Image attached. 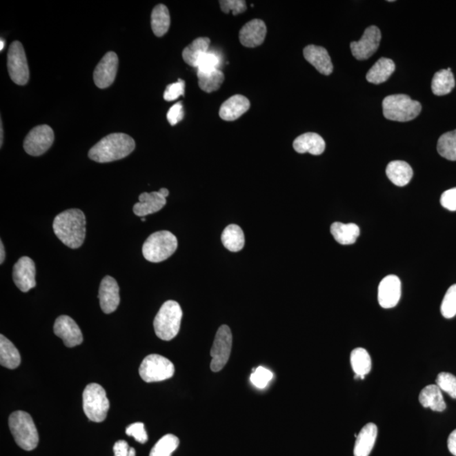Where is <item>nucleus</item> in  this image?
I'll return each instance as SVG.
<instances>
[{
    "instance_id": "obj_1",
    "label": "nucleus",
    "mask_w": 456,
    "mask_h": 456,
    "mask_svg": "<svg viewBox=\"0 0 456 456\" xmlns=\"http://www.w3.org/2000/svg\"><path fill=\"white\" fill-rule=\"evenodd\" d=\"M86 217L79 209L67 210L54 218L52 228L61 242L71 248H78L86 237Z\"/></svg>"
},
{
    "instance_id": "obj_2",
    "label": "nucleus",
    "mask_w": 456,
    "mask_h": 456,
    "mask_svg": "<svg viewBox=\"0 0 456 456\" xmlns=\"http://www.w3.org/2000/svg\"><path fill=\"white\" fill-rule=\"evenodd\" d=\"M135 148V142L130 135L115 133L97 143L90 150L89 157L97 163H111L129 156Z\"/></svg>"
},
{
    "instance_id": "obj_3",
    "label": "nucleus",
    "mask_w": 456,
    "mask_h": 456,
    "mask_svg": "<svg viewBox=\"0 0 456 456\" xmlns=\"http://www.w3.org/2000/svg\"><path fill=\"white\" fill-rule=\"evenodd\" d=\"M9 427L14 441L26 451L33 450L39 442V433L31 416L23 410H17L10 416Z\"/></svg>"
},
{
    "instance_id": "obj_4",
    "label": "nucleus",
    "mask_w": 456,
    "mask_h": 456,
    "mask_svg": "<svg viewBox=\"0 0 456 456\" xmlns=\"http://www.w3.org/2000/svg\"><path fill=\"white\" fill-rule=\"evenodd\" d=\"M183 311L175 301H165L154 319V329L157 337L163 341H171L179 334Z\"/></svg>"
},
{
    "instance_id": "obj_5",
    "label": "nucleus",
    "mask_w": 456,
    "mask_h": 456,
    "mask_svg": "<svg viewBox=\"0 0 456 456\" xmlns=\"http://www.w3.org/2000/svg\"><path fill=\"white\" fill-rule=\"evenodd\" d=\"M382 106L384 118L391 121H410L416 119L422 111L420 103L404 94L386 97Z\"/></svg>"
},
{
    "instance_id": "obj_6",
    "label": "nucleus",
    "mask_w": 456,
    "mask_h": 456,
    "mask_svg": "<svg viewBox=\"0 0 456 456\" xmlns=\"http://www.w3.org/2000/svg\"><path fill=\"white\" fill-rule=\"evenodd\" d=\"M178 248V239L168 231L152 233L143 245L142 252L146 261L159 263L171 257Z\"/></svg>"
},
{
    "instance_id": "obj_7",
    "label": "nucleus",
    "mask_w": 456,
    "mask_h": 456,
    "mask_svg": "<svg viewBox=\"0 0 456 456\" xmlns=\"http://www.w3.org/2000/svg\"><path fill=\"white\" fill-rule=\"evenodd\" d=\"M110 408L106 390L98 384H90L83 392V410L94 423H101L106 419Z\"/></svg>"
},
{
    "instance_id": "obj_8",
    "label": "nucleus",
    "mask_w": 456,
    "mask_h": 456,
    "mask_svg": "<svg viewBox=\"0 0 456 456\" xmlns=\"http://www.w3.org/2000/svg\"><path fill=\"white\" fill-rule=\"evenodd\" d=\"M175 372L172 361L157 354L146 357L139 368V375L146 383L163 381L172 378Z\"/></svg>"
},
{
    "instance_id": "obj_9",
    "label": "nucleus",
    "mask_w": 456,
    "mask_h": 456,
    "mask_svg": "<svg viewBox=\"0 0 456 456\" xmlns=\"http://www.w3.org/2000/svg\"><path fill=\"white\" fill-rule=\"evenodd\" d=\"M232 346V331L228 326H221L218 329L213 343L210 356V368L213 372H219L227 364L231 355Z\"/></svg>"
},
{
    "instance_id": "obj_10",
    "label": "nucleus",
    "mask_w": 456,
    "mask_h": 456,
    "mask_svg": "<svg viewBox=\"0 0 456 456\" xmlns=\"http://www.w3.org/2000/svg\"><path fill=\"white\" fill-rule=\"evenodd\" d=\"M9 75L16 84L25 86L30 78L28 59L23 46L20 41L11 43L8 52Z\"/></svg>"
},
{
    "instance_id": "obj_11",
    "label": "nucleus",
    "mask_w": 456,
    "mask_h": 456,
    "mask_svg": "<svg viewBox=\"0 0 456 456\" xmlns=\"http://www.w3.org/2000/svg\"><path fill=\"white\" fill-rule=\"evenodd\" d=\"M54 141V130L47 124L34 128L26 135L24 141L26 152L33 157L43 155L48 150Z\"/></svg>"
},
{
    "instance_id": "obj_12",
    "label": "nucleus",
    "mask_w": 456,
    "mask_h": 456,
    "mask_svg": "<svg viewBox=\"0 0 456 456\" xmlns=\"http://www.w3.org/2000/svg\"><path fill=\"white\" fill-rule=\"evenodd\" d=\"M381 32L375 26H369L365 30L359 41L350 43L352 54L357 60H365L374 55L379 47Z\"/></svg>"
},
{
    "instance_id": "obj_13",
    "label": "nucleus",
    "mask_w": 456,
    "mask_h": 456,
    "mask_svg": "<svg viewBox=\"0 0 456 456\" xmlns=\"http://www.w3.org/2000/svg\"><path fill=\"white\" fill-rule=\"evenodd\" d=\"M119 68V58L114 52H108L94 70V82L98 88H108L114 83Z\"/></svg>"
},
{
    "instance_id": "obj_14",
    "label": "nucleus",
    "mask_w": 456,
    "mask_h": 456,
    "mask_svg": "<svg viewBox=\"0 0 456 456\" xmlns=\"http://www.w3.org/2000/svg\"><path fill=\"white\" fill-rule=\"evenodd\" d=\"M14 284L21 292L28 293L36 286V266L31 258L22 257L13 268Z\"/></svg>"
},
{
    "instance_id": "obj_15",
    "label": "nucleus",
    "mask_w": 456,
    "mask_h": 456,
    "mask_svg": "<svg viewBox=\"0 0 456 456\" xmlns=\"http://www.w3.org/2000/svg\"><path fill=\"white\" fill-rule=\"evenodd\" d=\"M54 331L58 337L62 339L68 348H74L83 342L80 327L69 316H59L54 323Z\"/></svg>"
},
{
    "instance_id": "obj_16",
    "label": "nucleus",
    "mask_w": 456,
    "mask_h": 456,
    "mask_svg": "<svg viewBox=\"0 0 456 456\" xmlns=\"http://www.w3.org/2000/svg\"><path fill=\"white\" fill-rule=\"evenodd\" d=\"M402 296V284L397 276L384 277L379 286L378 300L384 308H392L399 303Z\"/></svg>"
},
{
    "instance_id": "obj_17",
    "label": "nucleus",
    "mask_w": 456,
    "mask_h": 456,
    "mask_svg": "<svg viewBox=\"0 0 456 456\" xmlns=\"http://www.w3.org/2000/svg\"><path fill=\"white\" fill-rule=\"evenodd\" d=\"M99 300L101 310L111 314L118 308L120 303L119 286L114 277H105L101 282Z\"/></svg>"
},
{
    "instance_id": "obj_18",
    "label": "nucleus",
    "mask_w": 456,
    "mask_h": 456,
    "mask_svg": "<svg viewBox=\"0 0 456 456\" xmlns=\"http://www.w3.org/2000/svg\"><path fill=\"white\" fill-rule=\"evenodd\" d=\"M267 28L262 20L255 19L243 26L239 32V41L246 48L261 46L266 39Z\"/></svg>"
},
{
    "instance_id": "obj_19",
    "label": "nucleus",
    "mask_w": 456,
    "mask_h": 456,
    "mask_svg": "<svg viewBox=\"0 0 456 456\" xmlns=\"http://www.w3.org/2000/svg\"><path fill=\"white\" fill-rule=\"evenodd\" d=\"M139 202L133 207V212L137 217H145L148 215L159 212L167 204V198L160 192L142 193L139 196Z\"/></svg>"
},
{
    "instance_id": "obj_20",
    "label": "nucleus",
    "mask_w": 456,
    "mask_h": 456,
    "mask_svg": "<svg viewBox=\"0 0 456 456\" xmlns=\"http://www.w3.org/2000/svg\"><path fill=\"white\" fill-rule=\"evenodd\" d=\"M304 56L320 74L330 75L333 72V62L325 48L308 45L304 49Z\"/></svg>"
},
{
    "instance_id": "obj_21",
    "label": "nucleus",
    "mask_w": 456,
    "mask_h": 456,
    "mask_svg": "<svg viewBox=\"0 0 456 456\" xmlns=\"http://www.w3.org/2000/svg\"><path fill=\"white\" fill-rule=\"evenodd\" d=\"M250 108V101L242 95H235L222 103L219 115L225 121H235L248 112Z\"/></svg>"
},
{
    "instance_id": "obj_22",
    "label": "nucleus",
    "mask_w": 456,
    "mask_h": 456,
    "mask_svg": "<svg viewBox=\"0 0 456 456\" xmlns=\"http://www.w3.org/2000/svg\"><path fill=\"white\" fill-rule=\"evenodd\" d=\"M293 148L297 153L319 156L325 152L326 142L319 135L310 132L297 137L293 141Z\"/></svg>"
},
{
    "instance_id": "obj_23",
    "label": "nucleus",
    "mask_w": 456,
    "mask_h": 456,
    "mask_svg": "<svg viewBox=\"0 0 456 456\" xmlns=\"http://www.w3.org/2000/svg\"><path fill=\"white\" fill-rule=\"evenodd\" d=\"M378 428L375 424H368L361 429L357 435L355 446H354V456H368L374 448Z\"/></svg>"
},
{
    "instance_id": "obj_24",
    "label": "nucleus",
    "mask_w": 456,
    "mask_h": 456,
    "mask_svg": "<svg viewBox=\"0 0 456 456\" xmlns=\"http://www.w3.org/2000/svg\"><path fill=\"white\" fill-rule=\"evenodd\" d=\"M386 175L395 186L403 187L408 186L412 180L413 171L406 161H393L387 166Z\"/></svg>"
},
{
    "instance_id": "obj_25",
    "label": "nucleus",
    "mask_w": 456,
    "mask_h": 456,
    "mask_svg": "<svg viewBox=\"0 0 456 456\" xmlns=\"http://www.w3.org/2000/svg\"><path fill=\"white\" fill-rule=\"evenodd\" d=\"M421 405L425 408H430L435 412H443L446 409L442 390L437 384H429L422 390L419 395Z\"/></svg>"
},
{
    "instance_id": "obj_26",
    "label": "nucleus",
    "mask_w": 456,
    "mask_h": 456,
    "mask_svg": "<svg viewBox=\"0 0 456 456\" xmlns=\"http://www.w3.org/2000/svg\"><path fill=\"white\" fill-rule=\"evenodd\" d=\"M395 70V65L393 60L387 58L379 59L368 70L366 75L367 81L372 84H382L391 77Z\"/></svg>"
},
{
    "instance_id": "obj_27",
    "label": "nucleus",
    "mask_w": 456,
    "mask_h": 456,
    "mask_svg": "<svg viewBox=\"0 0 456 456\" xmlns=\"http://www.w3.org/2000/svg\"><path fill=\"white\" fill-rule=\"evenodd\" d=\"M350 365L355 373V379H364L372 368L370 355L364 348L354 349L350 356Z\"/></svg>"
},
{
    "instance_id": "obj_28",
    "label": "nucleus",
    "mask_w": 456,
    "mask_h": 456,
    "mask_svg": "<svg viewBox=\"0 0 456 456\" xmlns=\"http://www.w3.org/2000/svg\"><path fill=\"white\" fill-rule=\"evenodd\" d=\"M331 235L337 243L342 245L353 244L359 237L360 230L356 224L335 222L330 227Z\"/></svg>"
},
{
    "instance_id": "obj_29",
    "label": "nucleus",
    "mask_w": 456,
    "mask_h": 456,
    "mask_svg": "<svg viewBox=\"0 0 456 456\" xmlns=\"http://www.w3.org/2000/svg\"><path fill=\"white\" fill-rule=\"evenodd\" d=\"M0 364L9 369L17 368L21 364L20 353L3 335H0Z\"/></svg>"
},
{
    "instance_id": "obj_30",
    "label": "nucleus",
    "mask_w": 456,
    "mask_h": 456,
    "mask_svg": "<svg viewBox=\"0 0 456 456\" xmlns=\"http://www.w3.org/2000/svg\"><path fill=\"white\" fill-rule=\"evenodd\" d=\"M210 40L208 37H198L184 49L183 59L188 66H197L199 59L208 52Z\"/></svg>"
},
{
    "instance_id": "obj_31",
    "label": "nucleus",
    "mask_w": 456,
    "mask_h": 456,
    "mask_svg": "<svg viewBox=\"0 0 456 456\" xmlns=\"http://www.w3.org/2000/svg\"><path fill=\"white\" fill-rule=\"evenodd\" d=\"M455 81L450 68L441 70L433 75L432 81V92L436 96H444L450 93L454 89Z\"/></svg>"
},
{
    "instance_id": "obj_32",
    "label": "nucleus",
    "mask_w": 456,
    "mask_h": 456,
    "mask_svg": "<svg viewBox=\"0 0 456 456\" xmlns=\"http://www.w3.org/2000/svg\"><path fill=\"white\" fill-rule=\"evenodd\" d=\"M222 244L229 251L239 252L243 250L245 237L239 226L232 224L224 229L221 235Z\"/></svg>"
},
{
    "instance_id": "obj_33",
    "label": "nucleus",
    "mask_w": 456,
    "mask_h": 456,
    "mask_svg": "<svg viewBox=\"0 0 456 456\" xmlns=\"http://www.w3.org/2000/svg\"><path fill=\"white\" fill-rule=\"evenodd\" d=\"M197 77L199 88L207 93L219 90L225 80V75L219 69L198 71Z\"/></svg>"
},
{
    "instance_id": "obj_34",
    "label": "nucleus",
    "mask_w": 456,
    "mask_h": 456,
    "mask_svg": "<svg viewBox=\"0 0 456 456\" xmlns=\"http://www.w3.org/2000/svg\"><path fill=\"white\" fill-rule=\"evenodd\" d=\"M171 19L168 7L158 5L154 8L152 13V28L157 37H163L168 32L170 28Z\"/></svg>"
},
{
    "instance_id": "obj_35",
    "label": "nucleus",
    "mask_w": 456,
    "mask_h": 456,
    "mask_svg": "<svg viewBox=\"0 0 456 456\" xmlns=\"http://www.w3.org/2000/svg\"><path fill=\"white\" fill-rule=\"evenodd\" d=\"M437 150L441 157L447 160L456 161V130L441 135Z\"/></svg>"
},
{
    "instance_id": "obj_36",
    "label": "nucleus",
    "mask_w": 456,
    "mask_h": 456,
    "mask_svg": "<svg viewBox=\"0 0 456 456\" xmlns=\"http://www.w3.org/2000/svg\"><path fill=\"white\" fill-rule=\"evenodd\" d=\"M179 446L178 437L167 435L160 439L150 450V456H171Z\"/></svg>"
},
{
    "instance_id": "obj_37",
    "label": "nucleus",
    "mask_w": 456,
    "mask_h": 456,
    "mask_svg": "<svg viewBox=\"0 0 456 456\" xmlns=\"http://www.w3.org/2000/svg\"><path fill=\"white\" fill-rule=\"evenodd\" d=\"M441 314L444 318L451 319L456 315V284L451 286L441 304Z\"/></svg>"
},
{
    "instance_id": "obj_38",
    "label": "nucleus",
    "mask_w": 456,
    "mask_h": 456,
    "mask_svg": "<svg viewBox=\"0 0 456 456\" xmlns=\"http://www.w3.org/2000/svg\"><path fill=\"white\" fill-rule=\"evenodd\" d=\"M436 384L450 397L456 399V377L450 373L443 372L437 377Z\"/></svg>"
},
{
    "instance_id": "obj_39",
    "label": "nucleus",
    "mask_w": 456,
    "mask_h": 456,
    "mask_svg": "<svg viewBox=\"0 0 456 456\" xmlns=\"http://www.w3.org/2000/svg\"><path fill=\"white\" fill-rule=\"evenodd\" d=\"M272 379V373L261 366L254 369L250 376L251 383L258 389H265Z\"/></svg>"
},
{
    "instance_id": "obj_40",
    "label": "nucleus",
    "mask_w": 456,
    "mask_h": 456,
    "mask_svg": "<svg viewBox=\"0 0 456 456\" xmlns=\"http://www.w3.org/2000/svg\"><path fill=\"white\" fill-rule=\"evenodd\" d=\"M221 59L214 52H207L203 54L197 63L198 71H210L218 69Z\"/></svg>"
},
{
    "instance_id": "obj_41",
    "label": "nucleus",
    "mask_w": 456,
    "mask_h": 456,
    "mask_svg": "<svg viewBox=\"0 0 456 456\" xmlns=\"http://www.w3.org/2000/svg\"><path fill=\"white\" fill-rule=\"evenodd\" d=\"M220 6L224 13L232 12L233 16L242 14L247 10L246 2L244 0H222Z\"/></svg>"
},
{
    "instance_id": "obj_42",
    "label": "nucleus",
    "mask_w": 456,
    "mask_h": 456,
    "mask_svg": "<svg viewBox=\"0 0 456 456\" xmlns=\"http://www.w3.org/2000/svg\"><path fill=\"white\" fill-rule=\"evenodd\" d=\"M184 90H186V82L179 79L178 82L167 86L163 95L164 100L172 101L178 99L179 97L184 95Z\"/></svg>"
},
{
    "instance_id": "obj_43",
    "label": "nucleus",
    "mask_w": 456,
    "mask_h": 456,
    "mask_svg": "<svg viewBox=\"0 0 456 456\" xmlns=\"http://www.w3.org/2000/svg\"><path fill=\"white\" fill-rule=\"evenodd\" d=\"M126 435L134 437L135 439L141 444H146L148 440L145 426L142 423H135L130 425L126 428Z\"/></svg>"
},
{
    "instance_id": "obj_44",
    "label": "nucleus",
    "mask_w": 456,
    "mask_h": 456,
    "mask_svg": "<svg viewBox=\"0 0 456 456\" xmlns=\"http://www.w3.org/2000/svg\"><path fill=\"white\" fill-rule=\"evenodd\" d=\"M441 205L450 212H456V188L444 192L440 199Z\"/></svg>"
},
{
    "instance_id": "obj_45",
    "label": "nucleus",
    "mask_w": 456,
    "mask_h": 456,
    "mask_svg": "<svg viewBox=\"0 0 456 456\" xmlns=\"http://www.w3.org/2000/svg\"><path fill=\"white\" fill-rule=\"evenodd\" d=\"M184 117V111L182 103H178L169 109L167 115V119L171 126H176L177 123L182 121Z\"/></svg>"
},
{
    "instance_id": "obj_46",
    "label": "nucleus",
    "mask_w": 456,
    "mask_h": 456,
    "mask_svg": "<svg viewBox=\"0 0 456 456\" xmlns=\"http://www.w3.org/2000/svg\"><path fill=\"white\" fill-rule=\"evenodd\" d=\"M115 456H135L137 452L124 440H119L114 446Z\"/></svg>"
},
{
    "instance_id": "obj_47",
    "label": "nucleus",
    "mask_w": 456,
    "mask_h": 456,
    "mask_svg": "<svg viewBox=\"0 0 456 456\" xmlns=\"http://www.w3.org/2000/svg\"><path fill=\"white\" fill-rule=\"evenodd\" d=\"M448 448L452 455L456 456V429L448 436Z\"/></svg>"
},
{
    "instance_id": "obj_48",
    "label": "nucleus",
    "mask_w": 456,
    "mask_h": 456,
    "mask_svg": "<svg viewBox=\"0 0 456 456\" xmlns=\"http://www.w3.org/2000/svg\"><path fill=\"white\" fill-rule=\"evenodd\" d=\"M6 259V250L3 242H0V264H3Z\"/></svg>"
},
{
    "instance_id": "obj_49",
    "label": "nucleus",
    "mask_w": 456,
    "mask_h": 456,
    "mask_svg": "<svg viewBox=\"0 0 456 456\" xmlns=\"http://www.w3.org/2000/svg\"><path fill=\"white\" fill-rule=\"evenodd\" d=\"M161 195H163L165 198H167L169 195V191L167 188H163L159 190Z\"/></svg>"
},
{
    "instance_id": "obj_50",
    "label": "nucleus",
    "mask_w": 456,
    "mask_h": 456,
    "mask_svg": "<svg viewBox=\"0 0 456 456\" xmlns=\"http://www.w3.org/2000/svg\"><path fill=\"white\" fill-rule=\"evenodd\" d=\"M0 131H1V133H0V135H1V137H0V146H1V147H2V146H3V123H2V120H1V126H0Z\"/></svg>"
},
{
    "instance_id": "obj_51",
    "label": "nucleus",
    "mask_w": 456,
    "mask_h": 456,
    "mask_svg": "<svg viewBox=\"0 0 456 456\" xmlns=\"http://www.w3.org/2000/svg\"><path fill=\"white\" fill-rule=\"evenodd\" d=\"M0 46H1V48H0V50L2 51L3 48H5V41H3V39H1V45H0Z\"/></svg>"
},
{
    "instance_id": "obj_52",
    "label": "nucleus",
    "mask_w": 456,
    "mask_h": 456,
    "mask_svg": "<svg viewBox=\"0 0 456 456\" xmlns=\"http://www.w3.org/2000/svg\"><path fill=\"white\" fill-rule=\"evenodd\" d=\"M141 221H146V218H145V217H142Z\"/></svg>"
}]
</instances>
